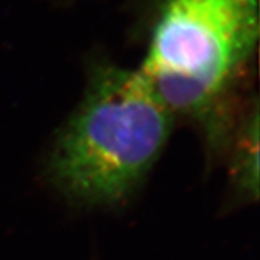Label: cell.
Returning a JSON list of instances; mask_svg holds the SVG:
<instances>
[{
	"label": "cell",
	"mask_w": 260,
	"mask_h": 260,
	"mask_svg": "<svg viewBox=\"0 0 260 260\" xmlns=\"http://www.w3.org/2000/svg\"><path fill=\"white\" fill-rule=\"evenodd\" d=\"M257 109L247 114L239 129V142L236 146L234 159V181L240 195L247 198H256L257 195Z\"/></svg>",
	"instance_id": "cell-3"
},
{
	"label": "cell",
	"mask_w": 260,
	"mask_h": 260,
	"mask_svg": "<svg viewBox=\"0 0 260 260\" xmlns=\"http://www.w3.org/2000/svg\"><path fill=\"white\" fill-rule=\"evenodd\" d=\"M174 121L140 69L96 65L51 147L49 183L75 205H118L154 168Z\"/></svg>",
	"instance_id": "cell-1"
},
{
	"label": "cell",
	"mask_w": 260,
	"mask_h": 260,
	"mask_svg": "<svg viewBox=\"0 0 260 260\" xmlns=\"http://www.w3.org/2000/svg\"><path fill=\"white\" fill-rule=\"evenodd\" d=\"M259 38V0H162L140 71L175 118L214 125Z\"/></svg>",
	"instance_id": "cell-2"
}]
</instances>
